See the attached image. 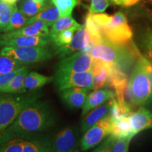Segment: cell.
<instances>
[{
	"instance_id": "6da1fadb",
	"label": "cell",
	"mask_w": 152,
	"mask_h": 152,
	"mask_svg": "<svg viewBox=\"0 0 152 152\" xmlns=\"http://www.w3.org/2000/svg\"><path fill=\"white\" fill-rule=\"evenodd\" d=\"M56 122V114L50 104L37 100L23 110L5 130L18 134H35L52 128Z\"/></svg>"
},
{
	"instance_id": "7a4b0ae2",
	"label": "cell",
	"mask_w": 152,
	"mask_h": 152,
	"mask_svg": "<svg viewBox=\"0 0 152 152\" xmlns=\"http://www.w3.org/2000/svg\"><path fill=\"white\" fill-rule=\"evenodd\" d=\"M90 54L93 58L115 64L128 74L141 53L132 42L115 44L104 39L93 46Z\"/></svg>"
},
{
	"instance_id": "3957f363",
	"label": "cell",
	"mask_w": 152,
	"mask_h": 152,
	"mask_svg": "<svg viewBox=\"0 0 152 152\" xmlns=\"http://www.w3.org/2000/svg\"><path fill=\"white\" fill-rule=\"evenodd\" d=\"M145 61V57L140 54L133 66L125 92V101L134 107L147 104L151 98V84L146 71Z\"/></svg>"
},
{
	"instance_id": "277c9868",
	"label": "cell",
	"mask_w": 152,
	"mask_h": 152,
	"mask_svg": "<svg viewBox=\"0 0 152 152\" xmlns=\"http://www.w3.org/2000/svg\"><path fill=\"white\" fill-rule=\"evenodd\" d=\"M91 16L99 25L106 40L115 44H126L131 42L132 30L126 16L123 12L118 11L112 16L103 13L91 14Z\"/></svg>"
},
{
	"instance_id": "5b68a950",
	"label": "cell",
	"mask_w": 152,
	"mask_h": 152,
	"mask_svg": "<svg viewBox=\"0 0 152 152\" xmlns=\"http://www.w3.org/2000/svg\"><path fill=\"white\" fill-rule=\"evenodd\" d=\"M40 95L35 91L19 96L0 94V132L8 128L23 110L39 99Z\"/></svg>"
},
{
	"instance_id": "8992f818",
	"label": "cell",
	"mask_w": 152,
	"mask_h": 152,
	"mask_svg": "<svg viewBox=\"0 0 152 152\" xmlns=\"http://www.w3.org/2000/svg\"><path fill=\"white\" fill-rule=\"evenodd\" d=\"M0 54L10 56L24 66L45 61L54 56L49 47H4Z\"/></svg>"
},
{
	"instance_id": "52a82bcc",
	"label": "cell",
	"mask_w": 152,
	"mask_h": 152,
	"mask_svg": "<svg viewBox=\"0 0 152 152\" xmlns=\"http://www.w3.org/2000/svg\"><path fill=\"white\" fill-rule=\"evenodd\" d=\"M54 80L58 91L75 87H85L89 90L93 89L92 70L79 73L56 71Z\"/></svg>"
},
{
	"instance_id": "ba28073f",
	"label": "cell",
	"mask_w": 152,
	"mask_h": 152,
	"mask_svg": "<svg viewBox=\"0 0 152 152\" xmlns=\"http://www.w3.org/2000/svg\"><path fill=\"white\" fill-rule=\"evenodd\" d=\"M111 121L108 113V115L85 131L80 141L81 149L83 151H87L95 147L104 139L111 134Z\"/></svg>"
},
{
	"instance_id": "9c48e42d",
	"label": "cell",
	"mask_w": 152,
	"mask_h": 152,
	"mask_svg": "<svg viewBox=\"0 0 152 152\" xmlns=\"http://www.w3.org/2000/svg\"><path fill=\"white\" fill-rule=\"evenodd\" d=\"M93 57L90 54H85L80 50L71 56L64 58L58 63L56 71L62 72L89 71L92 70Z\"/></svg>"
},
{
	"instance_id": "30bf717a",
	"label": "cell",
	"mask_w": 152,
	"mask_h": 152,
	"mask_svg": "<svg viewBox=\"0 0 152 152\" xmlns=\"http://www.w3.org/2000/svg\"><path fill=\"white\" fill-rule=\"evenodd\" d=\"M90 43V37L85 28V24L81 26L74 34L71 41L67 45L60 47L56 51V54L61 58L67 57L75 52H78Z\"/></svg>"
},
{
	"instance_id": "8fae6325",
	"label": "cell",
	"mask_w": 152,
	"mask_h": 152,
	"mask_svg": "<svg viewBox=\"0 0 152 152\" xmlns=\"http://www.w3.org/2000/svg\"><path fill=\"white\" fill-rule=\"evenodd\" d=\"M77 145V132L72 127L63 129L52 138L54 152H73L76 149Z\"/></svg>"
},
{
	"instance_id": "7c38bea8",
	"label": "cell",
	"mask_w": 152,
	"mask_h": 152,
	"mask_svg": "<svg viewBox=\"0 0 152 152\" xmlns=\"http://www.w3.org/2000/svg\"><path fill=\"white\" fill-rule=\"evenodd\" d=\"M22 152H54L52 138L42 132L29 134L24 143Z\"/></svg>"
},
{
	"instance_id": "4fadbf2b",
	"label": "cell",
	"mask_w": 152,
	"mask_h": 152,
	"mask_svg": "<svg viewBox=\"0 0 152 152\" xmlns=\"http://www.w3.org/2000/svg\"><path fill=\"white\" fill-rule=\"evenodd\" d=\"M52 43L50 36H18L0 39V47H49Z\"/></svg>"
},
{
	"instance_id": "5bb4252c",
	"label": "cell",
	"mask_w": 152,
	"mask_h": 152,
	"mask_svg": "<svg viewBox=\"0 0 152 152\" xmlns=\"http://www.w3.org/2000/svg\"><path fill=\"white\" fill-rule=\"evenodd\" d=\"M28 134L4 130L0 132V152H22Z\"/></svg>"
},
{
	"instance_id": "9a60e30c",
	"label": "cell",
	"mask_w": 152,
	"mask_h": 152,
	"mask_svg": "<svg viewBox=\"0 0 152 152\" xmlns=\"http://www.w3.org/2000/svg\"><path fill=\"white\" fill-rule=\"evenodd\" d=\"M48 25L42 20H35L31 24L28 25L26 27L20 28L18 30L4 34H0V39H9L18 36H49Z\"/></svg>"
},
{
	"instance_id": "2e32d148",
	"label": "cell",
	"mask_w": 152,
	"mask_h": 152,
	"mask_svg": "<svg viewBox=\"0 0 152 152\" xmlns=\"http://www.w3.org/2000/svg\"><path fill=\"white\" fill-rule=\"evenodd\" d=\"M90 90L85 87H71L59 91L60 96L68 107L71 109H82Z\"/></svg>"
},
{
	"instance_id": "e0dca14e",
	"label": "cell",
	"mask_w": 152,
	"mask_h": 152,
	"mask_svg": "<svg viewBox=\"0 0 152 152\" xmlns=\"http://www.w3.org/2000/svg\"><path fill=\"white\" fill-rule=\"evenodd\" d=\"M114 97H115V93L109 89H100L91 92L87 95L84 106L82 108V116L85 117L92 110Z\"/></svg>"
},
{
	"instance_id": "ac0fdd59",
	"label": "cell",
	"mask_w": 152,
	"mask_h": 152,
	"mask_svg": "<svg viewBox=\"0 0 152 152\" xmlns=\"http://www.w3.org/2000/svg\"><path fill=\"white\" fill-rule=\"evenodd\" d=\"M111 68V63L93 58L92 71L93 75V90L102 89L107 85Z\"/></svg>"
},
{
	"instance_id": "d6986e66",
	"label": "cell",
	"mask_w": 152,
	"mask_h": 152,
	"mask_svg": "<svg viewBox=\"0 0 152 152\" xmlns=\"http://www.w3.org/2000/svg\"><path fill=\"white\" fill-rule=\"evenodd\" d=\"M130 124L134 135L144 130L152 128V113L144 107L130 115Z\"/></svg>"
},
{
	"instance_id": "ffe728a7",
	"label": "cell",
	"mask_w": 152,
	"mask_h": 152,
	"mask_svg": "<svg viewBox=\"0 0 152 152\" xmlns=\"http://www.w3.org/2000/svg\"><path fill=\"white\" fill-rule=\"evenodd\" d=\"M111 99L95 108L85 115L81 123L82 132H85L109 113L111 104Z\"/></svg>"
},
{
	"instance_id": "44dd1931",
	"label": "cell",
	"mask_w": 152,
	"mask_h": 152,
	"mask_svg": "<svg viewBox=\"0 0 152 152\" xmlns=\"http://www.w3.org/2000/svg\"><path fill=\"white\" fill-rule=\"evenodd\" d=\"M130 114H123L118 119L111 121V130L110 135L114 138L124 137H134L130 124Z\"/></svg>"
},
{
	"instance_id": "7402d4cb",
	"label": "cell",
	"mask_w": 152,
	"mask_h": 152,
	"mask_svg": "<svg viewBox=\"0 0 152 152\" xmlns=\"http://www.w3.org/2000/svg\"><path fill=\"white\" fill-rule=\"evenodd\" d=\"M29 73L28 67L15 75L11 80L0 90V93L4 94H25L27 92L24 87V79L26 75Z\"/></svg>"
},
{
	"instance_id": "603a6c76",
	"label": "cell",
	"mask_w": 152,
	"mask_h": 152,
	"mask_svg": "<svg viewBox=\"0 0 152 152\" xmlns=\"http://www.w3.org/2000/svg\"><path fill=\"white\" fill-rule=\"evenodd\" d=\"M61 16L60 11L54 4L49 3L46 5L41 11L35 16H34L28 20V25L35 22V20H42L48 25V26H52L57 19Z\"/></svg>"
},
{
	"instance_id": "cb8c5ba5",
	"label": "cell",
	"mask_w": 152,
	"mask_h": 152,
	"mask_svg": "<svg viewBox=\"0 0 152 152\" xmlns=\"http://www.w3.org/2000/svg\"><path fill=\"white\" fill-rule=\"evenodd\" d=\"M54 80V77L37 72H29L24 79V87L27 91H35Z\"/></svg>"
},
{
	"instance_id": "d4e9b609",
	"label": "cell",
	"mask_w": 152,
	"mask_h": 152,
	"mask_svg": "<svg viewBox=\"0 0 152 152\" xmlns=\"http://www.w3.org/2000/svg\"><path fill=\"white\" fill-rule=\"evenodd\" d=\"M85 26L90 35V44H92V45H95L104 40V38L102 35V30L99 25L92 18L90 13L87 14L86 18H85Z\"/></svg>"
},
{
	"instance_id": "484cf974",
	"label": "cell",
	"mask_w": 152,
	"mask_h": 152,
	"mask_svg": "<svg viewBox=\"0 0 152 152\" xmlns=\"http://www.w3.org/2000/svg\"><path fill=\"white\" fill-rule=\"evenodd\" d=\"M47 4L45 0L37 1V0H25L20 5V10L22 14L28 18H31L37 15L39 11L46 7Z\"/></svg>"
},
{
	"instance_id": "4316f807",
	"label": "cell",
	"mask_w": 152,
	"mask_h": 152,
	"mask_svg": "<svg viewBox=\"0 0 152 152\" xmlns=\"http://www.w3.org/2000/svg\"><path fill=\"white\" fill-rule=\"evenodd\" d=\"M80 26V25L76 22V20L73 18L71 15L60 17L51 26L52 28L49 30V36L51 37V36L56 35V34L61 33L63 30Z\"/></svg>"
},
{
	"instance_id": "83f0119b",
	"label": "cell",
	"mask_w": 152,
	"mask_h": 152,
	"mask_svg": "<svg viewBox=\"0 0 152 152\" xmlns=\"http://www.w3.org/2000/svg\"><path fill=\"white\" fill-rule=\"evenodd\" d=\"M30 18H28L22 12L17 8L15 5L14 11H13L12 16H11L10 22L4 30V33H9L18 30L20 28L26 27L28 25V20Z\"/></svg>"
},
{
	"instance_id": "f1b7e54d",
	"label": "cell",
	"mask_w": 152,
	"mask_h": 152,
	"mask_svg": "<svg viewBox=\"0 0 152 152\" xmlns=\"http://www.w3.org/2000/svg\"><path fill=\"white\" fill-rule=\"evenodd\" d=\"M80 26H80H75V27L68 28L67 30H63L61 33L56 34V35L51 36L50 37L52 39V43L55 48L57 49L60 47L69 43L71 41L74 34Z\"/></svg>"
},
{
	"instance_id": "f546056e",
	"label": "cell",
	"mask_w": 152,
	"mask_h": 152,
	"mask_svg": "<svg viewBox=\"0 0 152 152\" xmlns=\"http://www.w3.org/2000/svg\"><path fill=\"white\" fill-rule=\"evenodd\" d=\"M143 56L152 64V30H146L139 37Z\"/></svg>"
},
{
	"instance_id": "4dcf8cb0",
	"label": "cell",
	"mask_w": 152,
	"mask_h": 152,
	"mask_svg": "<svg viewBox=\"0 0 152 152\" xmlns=\"http://www.w3.org/2000/svg\"><path fill=\"white\" fill-rule=\"evenodd\" d=\"M23 64L10 56L0 54V74H7L24 67Z\"/></svg>"
},
{
	"instance_id": "1f68e13d",
	"label": "cell",
	"mask_w": 152,
	"mask_h": 152,
	"mask_svg": "<svg viewBox=\"0 0 152 152\" xmlns=\"http://www.w3.org/2000/svg\"><path fill=\"white\" fill-rule=\"evenodd\" d=\"M14 5L0 1V33H4V30L10 22Z\"/></svg>"
},
{
	"instance_id": "d6a6232c",
	"label": "cell",
	"mask_w": 152,
	"mask_h": 152,
	"mask_svg": "<svg viewBox=\"0 0 152 152\" xmlns=\"http://www.w3.org/2000/svg\"><path fill=\"white\" fill-rule=\"evenodd\" d=\"M52 1L60 11L62 16L71 15L77 4V0H52Z\"/></svg>"
},
{
	"instance_id": "836d02e7",
	"label": "cell",
	"mask_w": 152,
	"mask_h": 152,
	"mask_svg": "<svg viewBox=\"0 0 152 152\" xmlns=\"http://www.w3.org/2000/svg\"><path fill=\"white\" fill-rule=\"evenodd\" d=\"M132 137L116 138L112 144L111 152H128L129 144Z\"/></svg>"
},
{
	"instance_id": "e575fe53",
	"label": "cell",
	"mask_w": 152,
	"mask_h": 152,
	"mask_svg": "<svg viewBox=\"0 0 152 152\" xmlns=\"http://www.w3.org/2000/svg\"><path fill=\"white\" fill-rule=\"evenodd\" d=\"M27 66H24V67L19 68L16 71L11 72V73H7V74H0V90L5 87L8 83L11 80V79L16 75L17 74L22 71L24 68H26Z\"/></svg>"
},
{
	"instance_id": "d590c367",
	"label": "cell",
	"mask_w": 152,
	"mask_h": 152,
	"mask_svg": "<svg viewBox=\"0 0 152 152\" xmlns=\"http://www.w3.org/2000/svg\"><path fill=\"white\" fill-rule=\"evenodd\" d=\"M115 140V138L110 135L109 137L106 139L105 141L102 144H100L96 149H94L93 152H111L112 144Z\"/></svg>"
},
{
	"instance_id": "8d00e7d4",
	"label": "cell",
	"mask_w": 152,
	"mask_h": 152,
	"mask_svg": "<svg viewBox=\"0 0 152 152\" xmlns=\"http://www.w3.org/2000/svg\"><path fill=\"white\" fill-rule=\"evenodd\" d=\"M111 4L122 6V7H131L136 4L140 0H110Z\"/></svg>"
},
{
	"instance_id": "74e56055",
	"label": "cell",
	"mask_w": 152,
	"mask_h": 152,
	"mask_svg": "<svg viewBox=\"0 0 152 152\" xmlns=\"http://www.w3.org/2000/svg\"><path fill=\"white\" fill-rule=\"evenodd\" d=\"M145 66H146V71L148 77H149L150 84H151V98H150V103L152 102V64L146 58L145 61Z\"/></svg>"
},
{
	"instance_id": "f35d334b",
	"label": "cell",
	"mask_w": 152,
	"mask_h": 152,
	"mask_svg": "<svg viewBox=\"0 0 152 152\" xmlns=\"http://www.w3.org/2000/svg\"><path fill=\"white\" fill-rule=\"evenodd\" d=\"M1 1H3V2H6V3H8L9 4H12L14 5L15 4L18 0H0Z\"/></svg>"
},
{
	"instance_id": "ab89813d",
	"label": "cell",
	"mask_w": 152,
	"mask_h": 152,
	"mask_svg": "<svg viewBox=\"0 0 152 152\" xmlns=\"http://www.w3.org/2000/svg\"><path fill=\"white\" fill-rule=\"evenodd\" d=\"M73 152H80V151H79V150H78V149H76L74 150V151H73Z\"/></svg>"
},
{
	"instance_id": "60d3db41",
	"label": "cell",
	"mask_w": 152,
	"mask_h": 152,
	"mask_svg": "<svg viewBox=\"0 0 152 152\" xmlns=\"http://www.w3.org/2000/svg\"><path fill=\"white\" fill-rule=\"evenodd\" d=\"M37 1H43V0H37Z\"/></svg>"
},
{
	"instance_id": "b9f144b4",
	"label": "cell",
	"mask_w": 152,
	"mask_h": 152,
	"mask_svg": "<svg viewBox=\"0 0 152 152\" xmlns=\"http://www.w3.org/2000/svg\"></svg>"
}]
</instances>
